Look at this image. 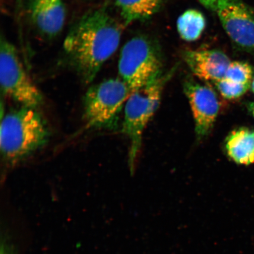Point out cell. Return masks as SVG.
Returning a JSON list of instances; mask_svg holds the SVG:
<instances>
[{
	"instance_id": "obj_1",
	"label": "cell",
	"mask_w": 254,
	"mask_h": 254,
	"mask_svg": "<svg viewBox=\"0 0 254 254\" xmlns=\"http://www.w3.org/2000/svg\"><path fill=\"white\" fill-rule=\"evenodd\" d=\"M123 25L103 7L87 12L64 42L66 59L85 84L96 77L120 45Z\"/></svg>"
},
{
	"instance_id": "obj_2",
	"label": "cell",
	"mask_w": 254,
	"mask_h": 254,
	"mask_svg": "<svg viewBox=\"0 0 254 254\" xmlns=\"http://www.w3.org/2000/svg\"><path fill=\"white\" fill-rule=\"evenodd\" d=\"M50 131L36 109L24 107L2 117L0 150L6 163L15 166L44 147Z\"/></svg>"
},
{
	"instance_id": "obj_3",
	"label": "cell",
	"mask_w": 254,
	"mask_h": 254,
	"mask_svg": "<svg viewBox=\"0 0 254 254\" xmlns=\"http://www.w3.org/2000/svg\"><path fill=\"white\" fill-rule=\"evenodd\" d=\"M173 71L161 75L150 84L133 92L126 101L123 131L130 142L128 164L132 174L140 151L143 133L158 109L165 85Z\"/></svg>"
},
{
	"instance_id": "obj_4",
	"label": "cell",
	"mask_w": 254,
	"mask_h": 254,
	"mask_svg": "<svg viewBox=\"0 0 254 254\" xmlns=\"http://www.w3.org/2000/svg\"><path fill=\"white\" fill-rule=\"evenodd\" d=\"M160 51L150 38L133 37L121 51L119 74L132 93L163 75Z\"/></svg>"
},
{
	"instance_id": "obj_5",
	"label": "cell",
	"mask_w": 254,
	"mask_h": 254,
	"mask_svg": "<svg viewBox=\"0 0 254 254\" xmlns=\"http://www.w3.org/2000/svg\"><path fill=\"white\" fill-rule=\"evenodd\" d=\"M131 93L121 78L107 79L89 88L84 101V119L88 128L114 127Z\"/></svg>"
},
{
	"instance_id": "obj_6",
	"label": "cell",
	"mask_w": 254,
	"mask_h": 254,
	"mask_svg": "<svg viewBox=\"0 0 254 254\" xmlns=\"http://www.w3.org/2000/svg\"><path fill=\"white\" fill-rule=\"evenodd\" d=\"M0 82L3 93L24 107L37 109L43 104L42 93L24 68L15 47L1 37Z\"/></svg>"
},
{
	"instance_id": "obj_7",
	"label": "cell",
	"mask_w": 254,
	"mask_h": 254,
	"mask_svg": "<svg viewBox=\"0 0 254 254\" xmlns=\"http://www.w3.org/2000/svg\"><path fill=\"white\" fill-rule=\"evenodd\" d=\"M215 12L234 45L254 56V9L243 0H218Z\"/></svg>"
},
{
	"instance_id": "obj_8",
	"label": "cell",
	"mask_w": 254,
	"mask_h": 254,
	"mask_svg": "<svg viewBox=\"0 0 254 254\" xmlns=\"http://www.w3.org/2000/svg\"><path fill=\"white\" fill-rule=\"evenodd\" d=\"M184 91L192 111L196 136L204 138L211 131L220 111L217 95L207 85L193 80L185 82Z\"/></svg>"
},
{
	"instance_id": "obj_9",
	"label": "cell",
	"mask_w": 254,
	"mask_h": 254,
	"mask_svg": "<svg viewBox=\"0 0 254 254\" xmlns=\"http://www.w3.org/2000/svg\"><path fill=\"white\" fill-rule=\"evenodd\" d=\"M183 58L196 77L214 83L224 78L231 62L224 53L215 49L186 50Z\"/></svg>"
},
{
	"instance_id": "obj_10",
	"label": "cell",
	"mask_w": 254,
	"mask_h": 254,
	"mask_svg": "<svg viewBox=\"0 0 254 254\" xmlns=\"http://www.w3.org/2000/svg\"><path fill=\"white\" fill-rule=\"evenodd\" d=\"M31 20L43 36L53 39L65 24L66 12L62 0H28Z\"/></svg>"
},
{
	"instance_id": "obj_11",
	"label": "cell",
	"mask_w": 254,
	"mask_h": 254,
	"mask_svg": "<svg viewBox=\"0 0 254 254\" xmlns=\"http://www.w3.org/2000/svg\"><path fill=\"white\" fill-rule=\"evenodd\" d=\"M228 156L238 165L254 163V130L240 127L232 131L225 140Z\"/></svg>"
},
{
	"instance_id": "obj_12",
	"label": "cell",
	"mask_w": 254,
	"mask_h": 254,
	"mask_svg": "<svg viewBox=\"0 0 254 254\" xmlns=\"http://www.w3.org/2000/svg\"><path fill=\"white\" fill-rule=\"evenodd\" d=\"M165 0H115L125 25L144 20L160 10Z\"/></svg>"
},
{
	"instance_id": "obj_13",
	"label": "cell",
	"mask_w": 254,
	"mask_h": 254,
	"mask_svg": "<svg viewBox=\"0 0 254 254\" xmlns=\"http://www.w3.org/2000/svg\"><path fill=\"white\" fill-rule=\"evenodd\" d=\"M177 30L182 39L188 42L197 40L206 27V20L201 12L195 9L186 11L177 23Z\"/></svg>"
},
{
	"instance_id": "obj_14",
	"label": "cell",
	"mask_w": 254,
	"mask_h": 254,
	"mask_svg": "<svg viewBox=\"0 0 254 254\" xmlns=\"http://www.w3.org/2000/svg\"><path fill=\"white\" fill-rule=\"evenodd\" d=\"M253 75L252 65L245 62L237 61L230 63L224 78L238 84H252Z\"/></svg>"
},
{
	"instance_id": "obj_15",
	"label": "cell",
	"mask_w": 254,
	"mask_h": 254,
	"mask_svg": "<svg viewBox=\"0 0 254 254\" xmlns=\"http://www.w3.org/2000/svg\"><path fill=\"white\" fill-rule=\"evenodd\" d=\"M215 84L222 97L227 100H236L243 96L252 84H241L223 78Z\"/></svg>"
},
{
	"instance_id": "obj_16",
	"label": "cell",
	"mask_w": 254,
	"mask_h": 254,
	"mask_svg": "<svg viewBox=\"0 0 254 254\" xmlns=\"http://www.w3.org/2000/svg\"><path fill=\"white\" fill-rule=\"evenodd\" d=\"M198 1L206 9L215 11L218 0H198Z\"/></svg>"
},
{
	"instance_id": "obj_17",
	"label": "cell",
	"mask_w": 254,
	"mask_h": 254,
	"mask_svg": "<svg viewBox=\"0 0 254 254\" xmlns=\"http://www.w3.org/2000/svg\"><path fill=\"white\" fill-rule=\"evenodd\" d=\"M248 109H249L250 113L254 117V103H249L248 105Z\"/></svg>"
},
{
	"instance_id": "obj_18",
	"label": "cell",
	"mask_w": 254,
	"mask_h": 254,
	"mask_svg": "<svg viewBox=\"0 0 254 254\" xmlns=\"http://www.w3.org/2000/svg\"><path fill=\"white\" fill-rule=\"evenodd\" d=\"M251 87H252V90H253V93H254V76L252 81V86H251Z\"/></svg>"
},
{
	"instance_id": "obj_19",
	"label": "cell",
	"mask_w": 254,
	"mask_h": 254,
	"mask_svg": "<svg viewBox=\"0 0 254 254\" xmlns=\"http://www.w3.org/2000/svg\"><path fill=\"white\" fill-rule=\"evenodd\" d=\"M21 1H22V0H17L18 5L19 7H20Z\"/></svg>"
}]
</instances>
